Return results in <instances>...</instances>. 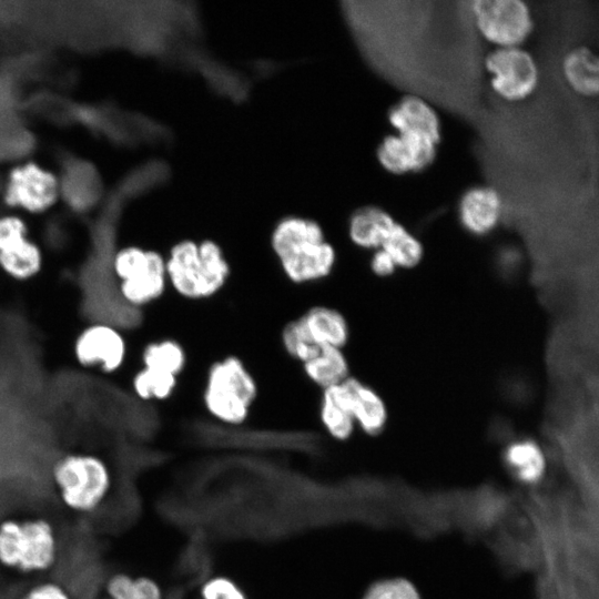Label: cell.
I'll use <instances>...</instances> for the list:
<instances>
[{
  "label": "cell",
  "mask_w": 599,
  "mask_h": 599,
  "mask_svg": "<svg viewBox=\"0 0 599 599\" xmlns=\"http://www.w3.org/2000/svg\"><path fill=\"white\" fill-rule=\"evenodd\" d=\"M257 395V380L241 357L230 354L207 367L203 403L206 412L220 423L243 425Z\"/></svg>",
  "instance_id": "8992f818"
},
{
  "label": "cell",
  "mask_w": 599,
  "mask_h": 599,
  "mask_svg": "<svg viewBox=\"0 0 599 599\" xmlns=\"http://www.w3.org/2000/svg\"><path fill=\"white\" fill-rule=\"evenodd\" d=\"M368 266L372 273L378 277H389L397 271L393 258L382 248L373 251Z\"/></svg>",
  "instance_id": "1f68e13d"
},
{
  "label": "cell",
  "mask_w": 599,
  "mask_h": 599,
  "mask_svg": "<svg viewBox=\"0 0 599 599\" xmlns=\"http://www.w3.org/2000/svg\"><path fill=\"white\" fill-rule=\"evenodd\" d=\"M132 599H163L160 585L146 576L134 577Z\"/></svg>",
  "instance_id": "4dcf8cb0"
},
{
  "label": "cell",
  "mask_w": 599,
  "mask_h": 599,
  "mask_svg": "<svg viewBox=\"0 0 599 599\" xmlns=\"http://www.w3.org/2000/svg\"><path fill=\"white\" fill-rule=\"evenodd\" d=\"M169 286L189 301L216 295L231 277V264L213 240L175 243L165 257Z\"/></svg>",
  "instance_id": "5b68a950"
},
{
  "label": "cell",
  "mask_w": 599,
  "mask_h": 599,
  "mask_svg": "<svg viewBox=\"0 0 599 599\" xmlns=\"http://www.w3.org/2000/svg\"><path fill=\"white\" fill-rule=\"evenodd\" d=\"M29 236L30 226L24 215L12 211L0 214V250Z\"/></svg>",
  "instance_id": "4316f807"
},
{
  "label": "cell",
  "mask_w": 599,
  "mask_h": 599,
  "mask_svg": "<svg viewBox=\"0 0 599 599\" xmlns=\"http://www.w3.org/2000/svg\"><path fill=\"white\" fill-rule=\"evenodd\" d=\"M364 599H419V596L408 581L393 579L374 585Z\"/></svg>",
  "instance_id": "f1b7e54d"
},
{
  "label": "cell",
  "mask_w": 599,
  "mask_h": 599,
  "mask_svg": "<svg viewBox=\"0 0 599 599\" xmlns=\"http://www.w3.org/2000/svg\"><path fill=\"white\" fill-rule=\"evenodd\" d=\"M60 525L44 510L0 515V572L24 583L53 576L63 560Z\"/></svg>",
  "instance_id": "7a4b0ae2"
},
{
  "label": "cell",
  "mask_w": 599,
  "mask_h": 599,
  "mask_svg": "<svg viewBox=\"0 0 599 599\" xmlns=\"http://www.w3.org/2000/svg\"><path fill=\"white\" fill-rule=\"evenodd\" d=\"M142 367L173 374L179 377L187 365L185 347L171 337L151 341L141 351Z\"/></svg>",
  "instance_id": "7402d4cb"
},
{
  "label": "cell",
  "mask_w": 599,
  "mask_h": 599,
  "mask_svg": "<svg viewBox=\"0 0 599 599\" xmlns=\"http://www.w3.org/2000/svg\"><path fill=\"white\" fill-rule=\"evenodd\" d=\"M549 550L551 599H599V526L583 505L556 506Z\"/></svg>",
  "instance_id": "6da1fadb"
},
{
  "label": "cell",
  "mask_w": 599,
  "mask_h": 599,
  "mask_svg": "<svg viewBox=\"0 0 599 599\" xmlns=\"http://www.w3.org/2000/svg\"><path fill=\"white\" fill-rule=\"evenodd\" d=\"M113 480L108 460L85 449L61 453L49 468V483L57 504L75 517L97 514L106 504Z\"/></svg>",
  "instance_id": "3957f363"
},
{
  "label": "cell",
  "mask_w": 599,
  "mask_h": 599,
  "mask_svg": "<svg viewBox=\"0 0 599 599\" xmlns=\"http://www.w3.org/2000/svg\"><path fill=\"white\" fill-rule=\"evenodd\" d=\"M387 120L397 134H415L441 141V122L436 110L418 95H405L394 103Z\"/></svg>",
  "instance_id": "5bb4252c"
},
{
  "label": "cell",
  "mask_w": 599,
  "mask_h": 599,
  "mask_svg": "<svg viewBox=\"0 0 599 599\" xmlns=\"http://www.w3.org/2000/svg\"><path fill=\"white\" fill-rule=\"evenodd\" d=\"M201 599H247L242 588L231 578L215 576L200 588Z\"/></svg>",
  "instance_id": "83f0119b"
},
{
  "label": "cell",
  "mask_w": 599,
  "mask_h": 599,
  "mask_svg": "<svg viewBox=\"0 0 599 599\" xmlns=\"http://www.w3.org/2000/svg\"><path fill=\"white\" fill-rule=\"evenodd\" d=\"M45 266L42 245L31 236L0 250V275L16 284L37 280Z\"/></svg>",
  "instance_id": "2e32d148"
},
{
  "label": "cell",
  "mask_w": 599,
  "mask_h": 599,
  "mask_svg": "<svg viewBox=\"0 0 599 599\" xmlns=\"http://www.w3.org/2000/svg\"><path fill=\"white\" fill-rule=\"evenodd\" d=\"M437 145L425 136L390 133L379 142L376 159L379 165L390 174L417 173L434 163Z\"/></svg>",
  "instance_id": "7c38bea8"
},
{
  "label": "cell",
  "mask_w": 599,
  "mask_h": 599,
  "mask_svg": "<svg viewBox=\"0 0 599 599\" xmlns=\"http://www.w3.org/2000/svg\"><path fill=\"white\" fill-rule=\"evenodd\" d=\"M395 223L394 216L383 207L365 205L349 216L347 235L356 247L376 251L382 247Z\"/></svg>",
  "instance_id": "d6986e66"
},
{
  "label": "cell",
  "mask_w": 599,
  "mask_h": 599,
  "mask_svg": "<svg viewBox=\"0 0 599 599\" xmlns=\"http://www.w3.org/2000/svg\"><path fill=\"white\" fill-rule=\"evenodd\" d=\"M95 599H110V598H109V597H106V596H104V595H102V596H99V597H98V598H95Z\"/></svg>",
  "instance_id": "d6a6232c"
},
{
  "label": "cell",
  "mask_w": 599,
  "mask_h": 599,
  "mask_svg": "<svg viewBox=\"0 0 599 599\" xmlns=\"http://www.w3.org/2000/svg\"><path fill=\"white\" fill-rule=\"evenodd\" d=\"M111 268L120 297L133 307L160 300L169 287L165 257L155 250L123 246L115 251Z\"/></svg>",
  "instance_id": "52a82bcc"
},
{
  "label": "cell",
  "mask_w": 599,
  "mask_h": 599,
  "mask_svg": "<svg viewBox=\"0 0 599 599\" xmlns=\"http://www.w3.org/2000/svg\"><path fill=\"white\" fill-rule=\"evenodd\" d=\"M351 394L352 413L363 433L379 435L388 422V408L383 397L369 385L356 377L345 379Z\"/></svg>",
  "instance_id": "ffe728a7"
},
{
  "label": "cell",
  "mask_w": 599,
  "mask_h": 599,
  "mask_svg": "<svg viewBox=\"0 0 599 599\" xmlns=\"http://www.w3.org/2000/svg\"><path fill=\"white\" fill-rule=\"evenodd\" d=\"M491 90L501 100L521 102L538 88L540 73L536 59L524 47L496 48L485 59Z\"/></svg>",
  "instance_id": "8fae6325"
},
{
  "label": "cell",
  "mask_w": 599,
  "mask_h": 599,
  "mask_svg": "<svg viewBox=\"0 0 599 599\" xmlns=\"http://www.w3.org/2000/svg\"><path fill=\"white\" fill-rule=\"evenodd\" d=\"M304 375L321 389L348 378L349 363L343 348L322 346L318 354L302 363Z\"/></svg>",
  "instance_id": "44dd1931"
},
{
  "label": "cell",
  "mask_w": 599,
  "mask_h": 599,
  "mask_svg": "<svg viewBox=\"0 0 599 599\" xmlns=\"http://www.w3.org/2000/svg\"><path fill=\"white\" fill-rule=\"evenodd\" d=\"M60 193L58 175L38 161L28 160L8 171L1 196L12 212L42 215L54 207Z\"/></svg>",
  "instance_id": "ba28073f"
},
{
  "label": "cell",
  "mask_w": 599,
  "mask_h": 599,
  "mask_svg": "<svg viewBox=\"0 0 599 599\" xmlns=\"http://www.w3.org/2000/svg\"><path fill=\"white\" fill-rule=\"evenodd\" d=\"M271 247L284 276L293 284H311L327 278L337 263V252L314 220L290 216L278 222Z\"/></svg>",
  "instance_id": "277c9868"
},
{
  "label": "cell",
  "mask_w": 599,
  "mask_h": 599,
  "mask_svg": "<svg viewBox=\"0 0 599 599\" xmlns=\"http://www.w3.org/2000/svg\"><path fill=\"white\" fill-rule=\"evenodd\" d=\"M475 27L496 48H517L531 37L535 19L522 0H477L471 3Z\"/></svg>",
  "instance_id": "30bf717a"
},
{
  "label": "cell",
  "mask_w": 599,
  "mask_h": 599,
  "mask_svg": "<svg viewBox=\"0 0 599 599\" xmlns=\"http://www.w3.org/2000/svg\"><path fill=\"white\" fill-rule=\"evenodd\" d=\"M179 377L148 367L139 368L132 376L131 388L141 400H165L177 388Z\"/></svg>",
  "instance_id": "d4e9b609"
},
{
  "label": "cell",
  "mask_w": 599,
  "mask_h": 599,
  "mask_svg": "<svg viewBox=\"0 0 599 599\" xmlns=\"http://www.w3.org/2000/svg\"><path fill=\"white\" fill-rule=\"evenodd\" d=\"M506 466L521 480L537 479L545 465L542 451L531 439H517L506 446L504 451Z\"/></svg>",
  "instance_id": "cb8c5ba5"
},
{
  "label": "cell",
  "mask_w": 599,
  "mask_h": 599,
  "mask_svg": "<svg viewBox=\"0 0 599 599\" xmlns=\"http://www.w3.org/2000/svg\"><path fill=\"white\" fill-rule=\"evenodd\" d=\"M561 73L579 97L599 98V52L587 45L571 48L561 60Z\"/></svg>",
  "instance_id": "ac0fdd59"
},
{
  "label": "cell",
  "mask_w": 599,
  "mask_h": 599,
  "mask_svg": "<svg viewBox=\"0 0 599 599\" xmlns=\"http://www.w3.org/2000/svg\"><path fill=\"white\" fill-rule=\"evenodd\" d=\"M70 355L81 369L105 376L115 375L126 363L128 338L114 324L91 321L74 333L70 343Z\"/></svg>",
  "instance_id": "9c48e42d"
},
{
  "label": "cell",
  "mask_w": 599,
  "mask_h": 599,
  "mask_svg": "<svg viewBox=\"0 0 599 599\" xmlns=\"http://www.w3.org/2000/svg\"><path fill=\"white\" fill-rule=\"evenodd\" d=\"M501 194L490 185L467 189L457 204V216L461 227L474 236H486L494 232L502 217Z\"/></svg>",
  "instance_id": "4fadbf2b"
},
{
  "label": "cell",
  "mask_w": 599,
  "mask_h": 599,
  "mask_svg": "<svg viewBox=\"0 0 599 599\" xmlns=\"http://www.w3.org/2000/svg\"><path fill=\"white\" fill-rule=\"evenodd\" d=\"M13 599H77L70 585L57 576L24 583Z\"/></svg>",
  "instance_id": "484cf974"
},
{
  "label": "cell",
  "mask_w": 599,
  "mask_h": 599,
  "mask_svg": "<svg viewBox=\"0 0 599 599\" xmlns=\"http://www.w3.org/2000/svg\"><path fill=\"white\" fill-rule=\"evenodd\" d=\"M134 577L126 572H114L103 586V595L110 599H132Z\"/></svg>",
  "instance_id": "f546056e"
},
{
  "label": "cell",
  "mask_w": 599,
  "mask_h": 599,
  "mask_svg": "<svg viewBox=\"0 0 599 599\" xmlns=\"http://www.w3.org/2000/svg\"><path fill=\"white\" fill-rule=\"evenodd\" d=\"M321 390L318 416L322 426L334 439H348L354 434L356 424L346 382Z\"/></svg>",
  "instance_id": "e0dca14e"
},
{
  "label": "cell",
  "mask_w": 599,
  "mask_h": 599,
  "mask_svg": "<svg viewBox=\"0 0 599 599\" xmlns=\"http://www.w3.org/2000/svg\"><path fill=\"white\" fill-rule=\"evenodd\" d=\"M295 318L307 341L318 347L334 346L344 349L348 344L349 324L337 308L314 305Z\"/></svg>",
  "instance_id": "9a60e30c"
},
{
  "label": "cell",
  "mask_w": 599,
  "mask_h": 599,
  "mask_svg": "<svg viewBox=\"0 0 599 599\" xmlns=\"http://www.w3.org/2000/svg\"><path fill=\"white\" fill-rule=\"evenodd\" d=\"M380 248L393 258L397 268L404 270L418 266L425 255L423 242L397 221Z\"/></svg>",
  "instance_id": "603a6c76"
}]
</instances>
